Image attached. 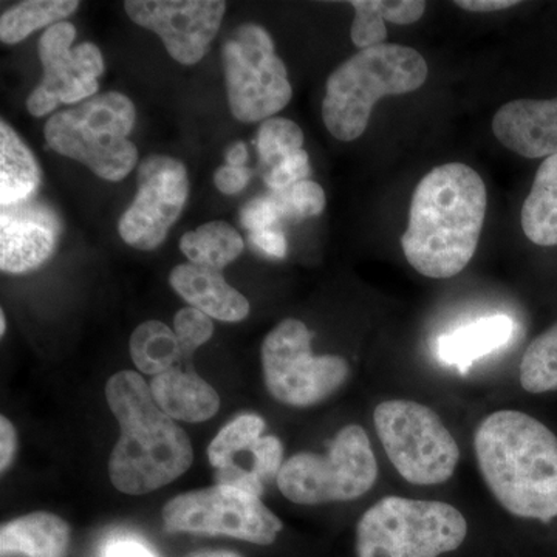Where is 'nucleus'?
I'll return each instance as SVG.
<instances>
[{
    "label": "nucleus",
    "instance_id": "1",
    "mask_svg": "<svg viewBox=\"0 0 557 557\" xmlns=\"http://www.w3.org/2000/svg\"><path fill=\"white\" fill-rule=\"evenodd\" d=\"M486 207L485 183L467 164H443L424 175L401 237L413 270L431 278H449L467 269L479 247Z\"/></svg>",
    "mask_w": 557,
    "mask_h": 557
},
{
    "label": "nucleus",
    "instance_id": "2",
    "mask_svg": "<svg viewBox=\"0 0 557 557\" xmlns=\"http://www.w3.org/2000/svg\"><path fill=\"white\" fill-rule=\"evenodd\" d=\"M475 457L493 496L512 516L557 518V437L519 410L487 416L474 435Z\"/></svg>",
    "mask_w": 557,
    "mask_h": 557
},
{
    "label": "nucleus",
    "instance_id": "3",
    "mask_svg": "<svg viewBox=\"0 0 557 557\" xmlns=\"http://www.w3.org/2000/svg\"><path fill=\"white\" fill-rule=\"evenodd\" d=\"M121 434L109 458V478L120 493L143 496L170 485L194 461L188 434L157 405L150 384L131 370L106 384Z\"/></svg>",
    "mask_w": 557,
    "mask_h": 557
},
{
    "label": "nucleus",
    "instance_id": "4",
    "mask_svg": "<svg viewBox=\"0 0 557 557\" xmlns=\"http://www.w3.org/2000/svg\"><path fill=\"white\" fill-rule=\"evenodd\" d=\"M428 75L426 60L410 47L381 44L359 50L329 76L325 127L339 141H355L368 129L376 102L420 89Z\"/></svg>",
    "mask_w": 557,
    "mask_h": 557
},
{
    "label": "nucleus",
    "instance_id": "5",
    "mask_svg": "<svg viewBox=\"0 0 557 557\" xmlns=\"http://www.w3.org/2000/svg\"><path fill=\"white\" fill-rule=\"evenodd\" d=\"M135 120L131 98L108 91L54 113L44 134L54 152L79 161L102 180L120 182L138 163L137 146L129 139Z\"/></svg>",
    "mask_w": 557,
    "mask_h": 557
},
{
    "label": "nucleus",
    "instance_id": "6",
    "mask_svg": "<svg viewBox=\"0 0 557 557\" xmlns=\"http://www.w3.org/2000/svg\"><path fill=\"white\" fill-rule=\"evenodd\" d=\"M468 536L465 516L445 502L388 496L362 515L358 557H438Z\"/></svg>",
    "mask_w": 557,
    "mask_h": 557
},
{
    "label": "nucleus",
    "instance_id": "7",
    "mask_svg": "<svg viewBox=\"0 0 557 557\" xmlns=\"http://www.w3.org/2000/svg\"><path fill=\"white\" fill-rule=\"evenodd\" d=\"M379 479V463L364 429L348 424L333 438L327 456L296 454L277 475L281 493L293 504L321 505L364 496Z\"/></svg>",
    "mask_w": 557,
    "mask_h": 557
},
{
    "label": "nucleus",
    "instance_id": "8",
    "mask_svg": "<svg viewBox=\"0 0 557 557\" xmlns=\"http://www.w3.org/2000/svg\"><path fill=\"white\" fill-rule=\"evenodd\" d=\"M373 423L388 460L406 482L431 486L453 478L460 449L434 410L409 399H391L376 406Z\"/></svg>",
    "mask_w": 557,
    "mask_h": 557
},
{
    "label": "nucleus",
    "instance_id": "9",
    "mask_svg": "<svg viewBox=\"0 0 557 557\" xmlns=\"http://www.w3.org/2000/svg\"><path fill=\"white\" fill-rule=\"evenodd\" d=\"M222 60L234 119L247 124L270 120L292 101L287 67L260 25L237 28L223 44Z\"/></svg>",
    "mask_w": 557,
    "mask_h": 557
},
{
    "label": "nucleus",
    "instance_id": "10",
    "mask_svg": "<svg viewBox=\"0 0 557 557\" xmlns=\"http://www.w3.org/2000/svg\"><path fill=\"white\" fill-rule=\"evenodd\" d=\"M311 332L299 319H284L262 344V370L271 397L292 408L324 401L348 376L341 357H314Z\"/></svg>",
    "mask_w": 557,
    "mask_h": 557
},
{
    "label": "nucleus",
    "instance_id": "11",
    "mask_svg": "<svg viewBox=\"0 0 557 557\" xmlns=\"http://www.w3.org/2000/svg\"><path fill=\"white\" fill-rule=\"evenodd\" d=\"M161 518L170 533L228 536L256 545L273 544L282 531L281 519L260 497L223 485L171 498Z\"/></svg>",
    "mask_w": 557,
    "mask_h": 557
},
{
    "label": "nucleus",
    "instance_id": "12",
    "mask_svg": "<svg viewBox=\"0 0 557 557\" xmlns=\"http://www.w3.org/2000/svg\"><path fill=\"white\" fill-rule=\"evenodd\" d=\"M75 38V25L65 21L51 25L40 36L44 76L27 98V110L36 119L49 115L60 104H81L100 90L98 78L106 69L101 50L91 42L72 49Z\"/></svg>",
    "mask_w": 557,
    "mask_h": 557
},
{
    "label": "nucleus",
    "instance_id": "13",
    "mask_svg": "<svg viewBox=\"0 0 557 557\" xmlns=\"http://www.w3.org/2000/svg\"><path fill=\"white\" fill-rule=\"evenodd\" d=\"M189 196L185 164L170 156H150L138 168V190L121 215V239L139 251L159 248L177 222Z\"/></svg>",
    "mask_w": 557,
    "mask_h": 557
},
{
    "label": "nucleus",
    "instance_id": "14",
    "mask_svg": "<svg viewBox=\"0 0 557 557\" xmlns=\"http://www.w3.org/2000/svg\"><path fill=\"white\" fill-rule=\"evenodd\" d=\"M132 22L156 33L172 60L196 65L208 53L226 13L222 0H127Z\"/></svg>",
    "mask_w": 557,
    "mask_h": 557
},
{
    "label": "nucleus",
    "instance_id": "15",
    "mask_svg": "<svg viewBox=\"0 0 557 557\" xmlns=\"http://www.w3.org/2000/svg\"><path fill=\"white\" fill-rule=\"evenodd\" d=\"M60 222L46 205L36 201L2 208L0 270L22 274L39 269L57 249Z\"/></svg>",
    "mask_w": 557,
    "mask_h": 557
},
{
    "label": "nucleus",
    "instance_id": "16",
    "mask_svg": "<svg viewBox=\"0 0 557 557\" xmlns=\"http://www.w3.org/2000/svg\"><path fill=\"white\" fill-rule=\"evenodd\" d=\"M493 134L502 146L525 159L556 156L557 98L507 102L494 115Z\"/></svg>",
    "mask_w": 557,
    "mask_h": 557
},
{
    "label": "nucleus",
    "instance_id": "17",
    "mask_svg": "<svg viewBox=\"0 0 557 557\" xmlns=\"http://www.w3.org/2000/svg\"><path fill=\"white\" fill-rule=\"evenodd\" d=\"M171 287L194 309L223 322H240L249 314V302L231 287L219 270L182 263L170 274Z\"/></svg>",
    "mask_w": 557,
    "mask_h": 557
},
{
    "label": "nucleus",
    "instance_id": "18",
    "mask_svg": "<svg viewBox=\"0 0 557 557\" xmlns=\"http://www.w3.org/2000/svg\"><path fill=\"white\" fill-rule=\"evenodd\" d=\"M72 530L53 512L38 511L2 525L0 553L3 557H67Z\"/></svg>",
    "mask_w": 557,
    "mask_h": 557
},
{
    "label": "nucleus",
    "instance_id": "19",
    "mask_svg": "<svg viewBox=\"0 0 557 557\" xmlns=\"http://www.w3.org/2000/svg\"><path fill=\"white\" fill-rule=\"evenodd\" d=\"M150 388L159 408L174 420L201 423L219 412L218 391L196 372L172 368L153 376Z\"/></svg>",
    "mask_w": 557,
    "mask_h": 557
},
{
    "label": "nucleus",
    "instance_id": "20",
    "mask_svg": "<svg viewBox=\"0 0 557 557\" xmlns=\"http://www.w3.org/2000/svg\"><path fill=\"white\" fill-rule=\"evenodd\" d=\"M515 330V321L507 314L480 318L440 336L438 357L445 364L456 366L458 372L465 375L478 359L507 346Z\"/></svg>",
    "mask_w": 557,
    "mask_h": 557
},
{
    "label": "nucleus",
    "instance_id": "21",
    "mask_svg": "<svg viewBox=\"0 0 557 557\" xmlns=\"http://www.w3.org/2000/svg\"><path fill=\"white\" fill-rule=\"evenodd\" d=\"M38 161L5 120L0 121V205L30 201L40 186Z\"/></svg>",
    "mask_w": 557,
    "mask_h": 557
},
{
    "label": "nucleus",
    "instance_id": "22",
    "mask_svg": "<svg viewBox=\"0 0 557 557\" xmlns=\"http://www.w3.org/2000/svg\"><path fill=\"white\" fill-rule=\"evenodd\" d=\"M522 230L541 247L557 245V153L544 160L522 207Z\"/></svg>",
    "mask_w": 557,
    "mask_h": 557
},
{
    "label": "nucleus",
    "instance_id": "23",
    "mask_svg": "<svg viewBox=\"0 0 557 557\" xmlns=\"http://www.w3.org/2000/svg\"><path fill=\"white\" fill-rule=\"evenodd\" d=\"M180 249L190 263L220 271L239 258L244 239L228 222L212 220L183 234Z\"/></svg>",
    "mask_w": 557,
    "mask_h": 557
},
{
    "label": "nucleus",
    "instance_id": "24",
    "mask_svg": "<svg viewBox=\"0 0 557 557\" xmlns=\"http://www.w3.org/2000/svg\"><path fill=\"white\" fill-rule=\"evenodd\" d=\"M131 358L138 370L148 375H161L182 357V348L174 330L160 321H146L132 333Z\"/></svg>",
    "mask_w": 557,
    "mask_h": 557
},
{
    "label": "nucleus",
    "instance_id": "25",
    "mask_svg": "<svg viewBox=\"0 0 557 557\" xmlns=\"http://www.w3.org/2000/svg\"><path fill=\"white\" fill-rule=\"evenodd\" d=\"M79 2L76 0H27L11 7L0 20V39L3 44H20L39 28L51 27L69 17Z\"/></svg>",
    "mask_w": 557,
    "mask_h": 557
},
{
    "label": "nucleus",
    "instance_id": "26",
    "mask_svg": "<svg viewBox=\"0 0 557 557\" xmlns=\"http://www.w3.org/2000/svg\"><path fill=\"white\" fill-rule=\"evenodd\" d=\"M520 384L530 394L557 391V322L528 346L520 362Z\"/></svg>",
    "mask_w": 557,
    "mask_h": 557
},
{
    "label": "nucleus",
    "instance_id": "27",
    "mask_svg": "<svg viewBox=\"0 0 557 557\" xmlns=\"http://www.w3.org/2000/svg\"><path fill=\"white\" fill-rule=\"evenodd\" d=\"M265 429V421L256 413H242L215 435L208 448V460L215 469L236 463L242 450H251Z\"/></svg>",
    "mask_w": 557,
    "mask_h": 557
},
{
    "label": "nucleus",
    "instance_id": "28",
    "mask_svg": "<svg viewBox=\"0 0 557 557\" xmlns=\"http://www.w3.org/2000/svg\"><path fill=\"white\" fill-rule=\"evenodd\" d=\"M304 139V132L295 121L276 116L265 120L258 132L260 160L273 170L282 160L302 149Z\"/></svg>",
    "mask_w": 557,
    "mask_h": 557
},
{
    "label": "nucleus",
    "instance_id": "29",
    "mask_svg": "<svg viewBox=\"0 0 557 557\" xmlns=\"http://www.w3.org/2000/svg\"><path fill=\"white\" fill-rule=\"evenodd\" d=\"M282 219L299 220L317 218L325 208V193L321 185L311 180L296 183L292 188L273 193Z\"/></svg>",
    "mask_w": 557,
    "mask_h": 557
},
{
    "label": "nucleus",
    "instance_id": "30",
    "mask_svg": "<svg viewBox=\"0 0 557 557\" xmlns=\"http://www.w3.org/2000/svg\"><path fill=\"white\" fill-rule=\"evenodd\" d=\"M355 20L351 24V40L359 50L381 46L387 39L383 17V0H355Z\"/></svg>",
    "mask_w": 557,
    "mask_h": 557
},
{
    "label": "nucleus",
    "instance_id": "31",
    "mask_svg": "<svg viewBox=\"0 0 557 557\" xmlns=\"http://www.w3.org/2000/svg\"><path fill=\"white\" fill-rule=\"evenodd\" d=\"M174 332L182 348V357H188L211 339L214 324L211 318L201 313L200 310L186 307L175 314Z\"/></svg>",
    "mask_w": 557,
    "mask_h": 557
},
{
    "label": "nucleus",
    "instance_id": "32",
    "mask_svg": "<svg viewBox=\"0 0 557 557\" xmlns=\"http://www.w3.org/2000/svg\"><path fill=\"white\" fill-rule=\"evenodd\" d=\"M310 174L309 153L300 149L281 161L277 166L265 174V185L273 193L292 188L296 183L304 182Z\"/></svg>",
    "mask_w": 557,
    "mask_h": 557
},
{
    "label": "nucleus",
    "instance_id": "33",
    "mask_svg": "<svg viewBox=\"0 0 557 557\" xmlns=\"http://www.w3.org/2000/svg\"><path fill=\"white\" fill-rule=\"evenodd\" d=\"M249 453L252 454V472L258 475L260 482L277 480L278 472L284 467L282 463L284 448H282L281 440L274 435L259 438Z\"/></svg>",
    "mask_w": 557,
    "mask_h": 557
},
{
    "label": "nucleus",
    "instance_id": "34",
    "mask_svg": "<svg viewBox=\"0 0 557 557\" xmlns=\"http://www.w3.org/2000/svg\"><path fill=\"white\" fill-rule=\"evenodd\" d=\"M281 219V209H278L273 194L269 197H259V199L249 201L240 212L242 225L251 233L274 228V223Z\"/></svg>",
    "mask_w": 557,
    "mask_h": 557
},
{
    "label": "nucleus",
    "instance_id": "35",
    "mask_svg": "<svg viewBox=\"0 0 557 557\" xmlns=\"http://www.w3.org/2000/svg\"><path fill=\"white\" fill-rule=\"evenodd\" d=\"M218 485L236 487V490L247 491L255 496H262L263 483L251 469H245L237 463L230 467L218 469Z\"/></svg>",
    "mask_w": 557,
    "mask_h": 557
},
{
    "label": "nucleus",
    "instance_id": "36",
    "mask_svg": "<svg viewBox=\"0 0 557 557\" xmlns=\"http://www.w3.org/2000/svg\"><path fill=\"white\" fill-rule=\"evenodd\" d=\"M426 11L423 0H383L384 21L395 25H410L420 21Z\"/></svg>",
    "mask_w": 557,
    "mask_h": 557
},
{
    "label": "nucleus",
    "instance_id": "37",
    "mask_svg": "<svg viewBox=\"0 0 557 557\" xmlns=\"http://www.w3.org/2000/svg\"><path fill=\"white\" fill-rule=\"evenodd\" d=\"M249 239L255 247L271 258L281 259L287 255V240H285L284 234L276 228L256 231V233L249 234Z\"/></svg>",
    "mask_w": 557,
    "mask_h": 557
},
{
    "label": "nucleus",
    "instance_id": "38",
    "mask_svg": "<svg viewBox=\"0 0 557 557\" xmlns=\"http://www.w3.org/2000/svg\"><path fill=\"white\" fill-rule=\"evenodd\" d=\"M249 182L247 168L222 166L215 172L214 183L218 189L226 196L239 194Z\"/></svg>",
    "mask_w": 557,
    "mask_h": 557
},
{
    "label": "nucleus",
    "instance_id": "39",
    "mask_svg": "<svg viewBox=\"0 0 557 557\" xmlns=\"http://www.w3.org/2000/svg\"><path fill=\"white\" fill-rule=\"evenodd\" d=\"M17 450V434L7 417L0 418V471L5 472L13 463Z\"/></svg>",
    "mask_w": 557,
    "mask_h": 557
},
{
    "label": "nucleus",
    "instance_id": "40",
    "mask_svg": "<svg viewBox=\"0 0 557 557\" xmlns=\"http://www.w3.org/2000/svg\"><path fill=\"white\" fill-rule=\"evenodd\" d=\"M457 7L472 13H493L519 5L518 0H457Z\"/></svg>",
    "mask_w": 557,
    "mask_h": 557
},
{
    "label": "nucleus",
    "instance_id": "41",
    "mask_svg": "<svg viewBox=\"0 0 557 557\" xmlns=\"http://www.w3.org/2000/svg\"><path fill=\"white\" fill-rule=\"evenodd\" d=\"M106 557H156L145 545L135 541L113 542L106 552Z\"/></svg>",
    "mask_w": 557,
    "mask_h": 557
},
{
    "label": "nucleus",
    "instance_id": "42",
    "mask_svg": "<svg viewBox=\"0 0 557 557\" xmlns=\"http://www.w3.org/2000/svg\"><path fill=\"white\" fill-rule=\"evenodd\" d=\"M248 160V150L247 146L244 143H236L226 153V161H228V166L233 168H244V164L247 163Z\"/></svg>",
    "mask_w": 557,
    "mask_h": 557
},
{
    "label": "nucleus",
    "instance_id": "43",
    "mask_svg": "<svg viewBox=\"0 0 557 557\" xmlns=\"http://www.w3.org/2000/svg\"><path fill=\"white\" fill-rule=\"evenodd\" d=\"M188 557H242L237 553L226 552V549H205V552H197Z\"/></svg>",
    "mask_w": 557,
    "mask_h": 557
},
{
    "label": "nucleus",
    "instance_id": "44",
    "mask_svg": "<svg viewBox=\"0 0 557 557\" xmlns=\"http://www.w3.org/2000/svg\"><path fill=\"white\" fill-rule=\"evenodd\" d=\"M5 330H7L5 313H3V311H0V333H2V335H5Z\"/></svg>",
    "mask_w": 557,
    "mask_h": 557
}]
</instances>
